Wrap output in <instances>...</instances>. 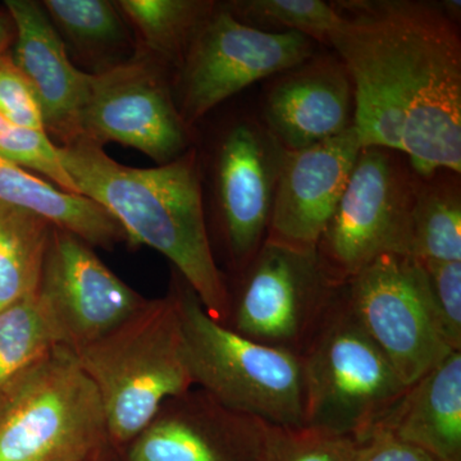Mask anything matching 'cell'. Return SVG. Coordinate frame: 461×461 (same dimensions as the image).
<instances>
[{
    "label": "cell",
    "instance_id": "7402d4cb",
    "mask_svg": "<svg viewBox=\"0 0 461 461\" xmlns=\"http://www.w3.org/2000/svg\"><path fill=\"white\" fill-rule=\"evenodd\" d=\"M113 5L131 21L149 50L177 67L215 7L199 0H121Z\"/></svg>",
    "mask_w": 461,
    "mask_h": 461
},
{
    "label": "cell",
    "instance_id": "d4e9b609",
    "mask_svg": "<svg viewBox=\"0 0 461 461\" xmlns=\"http://www.w3.org/2000/svg\"><path fill=\"white\" fill-rule=\"evenodd\" d=\"M353 437L313 426L266 423L262 461H355Z\"/></svg>",
    "mask_w": 461,
    "mask_h": 461
},
{
    "label": "cell",
    "instance_id": "6da1fadb",
    "mask_svg": "<svg viewBox=\"0 0 461 461\" xmlns=\"http://www.w3.org/2000/svg\"><path fill=\"white\" fill-rule=\"evenodd\" d=\"M341 23L329 47L355 91L362 147L405 154L414 171L461 173V36L439 3L332 2Z\"/></svg>",
    "mask_w": 461,
    "mask_h": 461
},
{
    "label": "cell",
    "instance_id": "277c9868",
    "mask_svg": "<svg viewBox=\"0 0 461 461\" xmlns=\"http://www.w3.org/2000/svg\"><path fill=\"white\" fill-rule=\"evenodd\" d=\"M171 293L194 386L266 423L304 426L299 355L259 344L213 320L178 273Z\"/></svg>",
    "mask_w": 461,
    "mask_h": 461
},
{
    "label": "cell",
    "instance_id": "30bf717a",
    "mask_svg": "<svg viewBox=\"0 0 461 461\" xmlns=\"http://www.w3.org/2000/svg\"><path fill=\"white\" fill-rule=\"evenodd\" d=\"M317 45L299 32H259L215 5L178 67L182 118L191 126L250 85L314 56Z\"/></svg>",
    "mask_w": 461,
    "mask_h": 461
},
{
    "label": "cell",
    "instance_id": "f1b7e54d",
    "mask_svg": "<svg viewBox=\"0 0 461 461\" xmlns=\"http://www.w3.org/2000/svg\"><path fill=\"white\" fill-rule=\"evenodd\" d=\"M0 114L20 126L45 131L41 104L32 84L12 57L5 53L0 54Z\"/></svg>",
    "mask_w": 461,
    "mask_h": 461
},
{
    "label": "cell",
    "instance_id": "e0dca14e",
    "mask_svg": "<svg viewBox=\"0 0 461 461\" xmlns=\"http://www.w3.org/2000/svg\"><path fill=\"white\" fill-rule=\"evenodd\" d=\"M14 26V60L35 91L45 131L63 145L80 140V115L89 95L91 75L72 65L65 44L44 8L27 0H7Z\"/></svg>",
    "mask_w": 461,
    "mask_h": 461
},
{
    "label": "cell",
    "instance_id": "8992f818",
    "mask_svg": "<svg viewBox=\"0 0 461 461\" xmlns=\"http://www.w3.org/2000/svg\"><path fill=\"white\" fill-rule=\"evenodd\" d=\"M300 359L305 426L359 444L377 432L408 387L355 320L341 286Z\"/></svg>",
    "mask_w": 461,
    "mask_h": 461
},
{
    "label": "cell",
    "instance_id": "ac0fdd59",
    "mask_svg": "<svg viewBox=\"0 0 461 461\" xmlns=\"http://www.w3.org/2000/svg\"><path fill=\"white\" fill-rule=\"evenodd\" d=\"M377 432L390 433L435 461H461V351L409 384Z\"/></svg>",
    "mask_w": 461,
    "mask_h": 461
},
{
    "label": "cell",
    "instance_id": "3957f363",
    "mask_svg": "<svg viewBox=\"0 0 461 461\" xmlns=\"http://www.w3.org/2000/svg\"><path fill=\"white\" fill-rule=\"evenodd\" d=\"M104 409L109 444L122 451L163 403L194 386L175 296L149 300L122 326L76 351Z\"/></svg>",
    "mask_w": 461,
    "mask_h": 461
},
{
    "label": "cell",
    "instance_id": "484cf974",
    "mask_svg": "<svg viewBox=\"0 0 461 461\" xmlns=\"http://www.w3.org/2000/svg\"><path fill=\"white\" fill-rule=\"evenodd\" d=\"M0 158L21 168L32 169L50 178L60 190L77 194L75 182L60 162L58 145L45 131L29 129L0 114Z\"/></svg>",
    "mask_w": 461,
    "mask_h": 461
},
{
    "label": "cell",
    "instance_id": "f546056e",
    "mask_svg": "<svg viewBox=\"0 0 461 461\" xmlns=\"http://www.w3.org/2000/svg\"><path fill=\"white\" fill-rule=\"evenodd\" d=\"M355 461H435L423 451L386 432H375L360 442Z\"/></svg>",
    "mask_w": 461,
    "mask_h": 461
},
{
    "label": "cell",
    "instance_id": "4fadbf2b",
    "mask_svg": "<svg viewBox=\"0 0 461 461\" xmlns=\"http://www.w3.org/2000/svg\"><path fill=\"white\" fill-rule=\"evenodd\" d=\"M189 129L153 67L131 62L91 75L80 115L84 140L118 142L162 166L189 150Z\"/></svg>",
    "mask_w": 461,
    "mask_h": 461
},
{
    "label": "cell",
    "instance_id": "52a82bcc",
    "mask_svg": "<svg viewBox=\"0 0 461 461\" xmlns=\"http://www.w3.org/2000/svg\"><path fill=\"white\" fill-rule=\"evenodd\" d=\"M418 173L405 154L363 147L318 241L327 277L341 286L384 254H411V213Z\"/></svg>",
    "mask_w": 461,
    "mask_h": 461
},
{
    "label": "cell",
    "instance_id": "4316f807",
    "mask_svg": "<svg viewBox=\"0 0 461 461\" xmlns=\"http://www.w3.org/2000/svg\"><path fill=\"white\" fill-rule=\"evenodd\" d=\"M51 20L76 41L86 44L115 41L123 26L113 3L104 0H47Z\"/></svg>",
    "mask_w": 461,
    "mask_h": 461
},
{
    "label": "cell",
    "instance_id": "603a6c76",
    "mask_svg": "<svg viewBox=\"0 0 461 461\" xmlns=\"http://www.w3.org/2000/svg\"><path fill=\"white\" fill-rule=\"evenodd\" d=\"M60 344L38 291L0 311V393Z\"/></svg>",
    "mask_w": 461,
    "mask_h": 461
},
{
    "label": "cell",
    "instance_id": "8fae6325",
    "mask_svg": "<svg viewBox=\"0 0 461 461\" xmlns=\"http://www.w3.org/2000/svg\"><path fill=\"white\" fill-rule=\"evenodd\" d=\"M286 149L257 118L223 133L214 162L218 229L233 275L266 244Z\"/></svg>",
    "mask_w": 461,
    "mask_h": 461
},
{
    "label": "cell",
    "instance_id": "1f68e13d",
    "mask_svg": "<svg viewBox=\"0 0 461 461\" xmlns=\"http://www.w3.org/2000/svg\"><path fill=\"white\" fill-rule=\"evenodd\" d=\"M94 461H122L121 455L111 445Z\"/></svg>",
    "mask_w": 461,
    "mask_h": 461
},
{
    "label": "cell",
    "instance_id": "ffe728a7",
    "mask_svg": "<svg viewBox=\"0 0 461 461\" xmlns=\"http://www.w3.org/2000/svg\"><path fill=\"white\" fill-rule=\"evenodd\" d=\"M411 257L461 262V173L420 175L411 213Z\"/></svg>",
    "mask_w": 461,
    "mask_h": 461
},
{
    "label": "cell",
    "instance_id": "2e32d148",
    "mask_svg": "<svg viewBox=\"0 0 461 461\" xmlns=\"http://www.w3.org/2000/svg\"><path fill=\"white\" fill-rule=\"evenodd\" d=\"M260 121L288 151L353 129L354 85L338 54L317 51L273 76L263 94Z\"/></svg>",
    "mask_w": 461,
    "mask_h": 461
},
{
    "label": "cell",
    "instance_id": "4dcf8cb0",
    "mask_svg": "<svg viewBox=\"0 0 461 461\" xmlns=\"http://www.w3.org/2000/svg\"><path fill=\"white\" fill-rule=\"evenodd\" d=\"M14 35V26L9 14H0V54L5 53V48Z\"/></svg>",
    "mask_w": 461,
    "mask_h": 461
},
{
    "label": "cell",
    "instance_id": "5bb4252c",
    "mask_svg": "<svg viewBox=\"0 0 461 461\" xmlns=\"http://www.w3.org/2000/svg\"><path fill=\"white\" fill-rule=\"evenodd\" d=\"M266 421L227 408L202 388L163 403L122 461H262Z\"/></svg>",
    "mask_w": 461,
    "mask_h": 461
},
{
    "label": "cell",
    "instance_id": "9a60e30c",
    "mask_svg": "<svg viewBox=\"0 0 461 461\" xmlns=\"http://www.w3.org/2000/svg\"><path fill=\"white\" fill-rule=\"evenodd\" d=\"M362 148L353 127L311 147L286 150L266 242L315 253Z\"/></svg>",
    "mask_w": 461,
    "mask_h": 461
},
{
    "label": "cell",
    "instance_id": "d6986e66",
    "mask_svg": "<svg viewBox=\"0 0 461 461\" xmlns=\"http://www.w3.org/2000/svg\"><path fill=\"white\" fill-rule=\"evenodd\" d=\"M0 203L23 209L48 221L89 244L113 248L129 242L126 232L98 203L66 193L26 169L0 158Z\"/></svg>",
    "mask_w": 461,
    "mask_h": 461
},
{
    "label": "cell",
    "instance_id": "5b68a950",
    "mask_svg": "<svg viewBox=\"0 0 461 461\" xmlns=\"http://www.w3.org/2000/svg\"><path fill=\"white\" fill-rule=\"evenodd\" d=\"M109 445L98 390L65 345L0 393V461H94Z\"/></svg>",
    "mask_w": 461,
    "mask_h": 461
},
{
    "label": "cell",
    "instance_id": "83f0119b",
    "mask_svg": "<svg viewBox=\"0 0 461 461\" xmlns=\"http://www.w3.org/2000/svg\"><path fill=\"white\" fill-rule=\"evenodd\" d=\"M417 260L446 341L454 351H461V262Z\"/></svg>",
    "mask_w": 461,
    "mask_h": 461
},
{
    "label": "cell",
    "instance_id": "9c48e42d",
    "mask_svg": "<svg viewBox=\"0 0 461 461\" xmlns=\"http://www.w3.org/2000/svg\"><path fill=\"white\" fill-rule=\"evenodd\" d=\"M341 291L355 320L406 386L454 353L414 257L384 254L342 284Z\"/></svg>",
    "mask_w": 461,
    "mask_h": 461
},
{
    "label": "cell",
    "instance_id": "ba28073f",
    "mask_svg": "<svg viewBox=\"0 0 461 461\" xmlns=\"http://www.w3.org/2000/svg\"><path fill=\"white\" fill-rule=\"evenodd\" d=\"M229 288L226 324L259 344L299 355L313 338L339 286L315 253L266 242Z\"/></svg>",
    "mask_w": 461,
    "mask_h": 461
},
{
    "label": "cell",
    "instance_id": "cb8c5ba5",
    "mask_svg": "<svg viewBox=\"0 0 461 461\" xmlns=\"http://www.w3.org/2000/svg\"><path fill=\"white\" fill-rule=\"evenodd\" d=\"M222 7L259 32H299L327 47L341 23L332 2L323 0H236Z\"/></svg>",
    "mask_w": 461,
    "mask_h": 461
},
{
    "label": "cell",
    "instance_id": "44dd1931",
    "mask_svg": "<svg viewBox=\"0 0 461 461\" xmlns=\"http://www.w3.org/2000/svg\"><path fill=\"white\" fill-rule=\"evenodd\" d=\"M53 226L0 203V311L38 290Z\"/></svg>",
    "mask_w": 461,
    "mask_h": 461
},
{
    "label": "cell",
    "instance_id": "7c38bea8",
    "mask_svg": "<svg viewBox=\"0 0 461 461\" xmlns=\"http://www.w3.org/2000/svg\"><path fill=\"white\" fill-rule=\"evenodd\" d=\"M36 291L60 344L75 353L113 332L149 302L114 275L89 244L54 226Z\"/></svg>",
    "mask_w": 461,
    "mask_h": 461
},
{
    "label": "cell",
    "instance_id": "7a4b0ae2",
    "mask_svg": "<svg viewBox=\"0 0 461 461\" xmlns=\"http://www.w3.org/2000/svg\"><path fill=\"white\" fill-rule=\"evenodd\" d=\"M78 195L98 203L122 226L130 244L147 245L173 263L213 320L229 317V282L212 249L198 151L191 148L167 165H120L94 142L58 147Z\"/></svg>",
    "mask_w": 461,
    "mask_h": 461
}]
</instances>
